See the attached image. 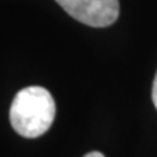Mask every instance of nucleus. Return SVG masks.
<instances>
[{
    "label": "nucleus",
    "instance_id": "obj_1",
    "mask_svg": "<svg viewBox=\"0 0 157 157\" xmlns=\"http://www.w3.org/2000/svg\"><path fill=\"white\" fill-rule=\"evenodd\" d=\"M12 128L25 138L45 134L56 118V102L45 87L28 86L17 92L9 111Z\"/></svg>",
    "mask_w": 157,
    "mask_h": 157
},
{
    "label": "nucleus",
    "instance_id": "obj_2",
    "mask_svg": "<svg viewBox=\"0 0 157 157\" xmlns=\"http://www.w3.org/2000/svg\"><path fill=\"white\" fill-rule=\"evenodd\" d=\"M70 16L93 28L112 25L119 16L118 0H56Z\"/></svg>",
    "mask_w": 157,
    "mask_h": 157
},
{
    "label": "nucleus",
    "instance_id": "obj_3",
    "mask_svg": "<svg viewBox=\"0 0 157 157\" xmlns=\"http://www.w3.org/2000/svg\"><path fill=\"white\" fill-rule=\"evenodd\" d=\"M151 98H153V103L157 109V73L156 77H154V82H153V89H151Z\"/></svg>",
    "mask_w": 157,
    "mask_h": 157
},
{
    "label": "nucleus",
    "instance_id": "obj_4",
    "mask_svg": "<svg viewBox=\"0 0 157 157\" xmlns=\"http://www.w3.org/2000/svg\"><path fill=\"white\" fill-rule=\"evenodd\" d=\"M83 157H105V156L99 151H90V153H87V154H84Z\"/></svg>",
    "mask_w": 157,
    "mask_h": 157
}]
</instances>
